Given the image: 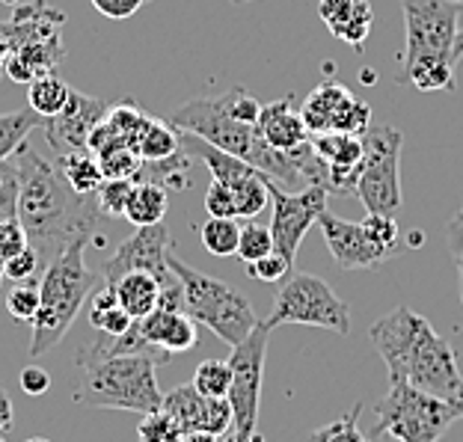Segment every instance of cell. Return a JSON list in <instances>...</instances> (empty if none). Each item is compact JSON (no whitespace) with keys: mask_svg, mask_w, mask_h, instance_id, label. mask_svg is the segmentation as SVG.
Returning <instances> with one entry per match:
<instances>
[{"mask_svg":"<svg viewBox=\"0 0 463 442\" xmlns=\"http://www.w3.org/2000/svg\"><path fill=\"white\" fill-rule=\"evenodd\" d=\"M18 164V220L27 231V244L45 270L78 240H92L99 226V205L80 196L62 178L57 161L42 157L30 140L15 152Z\"/></svg>","mask_w":463,"mask_h":442,"instance_id":"obj_1","label":"cell"},{"mask_svg":"<svg viewBox=\"0 0 463 442\" xmlns=\"http://www.w3.org/2000/svg\"><path fill=\"white\" fill-rule=\"evenodd\" d=\"M372 344L389 368L392 383H410L422 392L458 404L463 374L451 344L439 335L430 321L410 306H398L372 327Z\"/></svg>","mask_w":463,"mask_h":442,"instance_id":"obj_2","label":"cell"},{"mask_svg":"<svg viewBox=\"0 0 463 442\" xmlns=\"http://www.w3.org/2000/svg\"><path fill=\"white\" fill-rule=\"evenodd\" d=\"M83 249L87 240L71 244L57 261L42 270L39 291H42V306L36 312V318L30 321V356L51 353L54 347L66 339L69 327L75 324L78 312L87 306V300L92 297V291L101 286V277L92 273L83 261Z\"/></svg>","mask_w":463,"mask_h":442,"instance_id":"obj_3","label":"cell"},{"mask_svg":"<svg viewBox=\"0 0 463 442\" xmlns=\"http://www.w3.org/2000/svg\"><path fill=\"white\" fill-rule=\"evenodd\" d=\"M80 365V383L75 401L80 407L96 409H128V413L146 416L161 409L164 395L157 386V362L143 353L104 356V360H87Z\"/></svg>","mask_w":463,"mask_h":442,"instance_id":"obj_4","label":"cell"},{"mask_svg":"<svg viewBox=\"0 0 463 442\" xmlns=\"http://www.w3.org/2000/svg\"><path fill=\"white\" fill-rule=\"evenodd\" d=\"M170 268L184 288V312L191 315L199 327H208L229 347H238L256 330L259 324L256 309H252V303L235 286L184 265L173 252H170Z\"/></svg>","mask_w":463,"mask_h":442,"instance_id":"obj_5","label":"cell"},{"mask_svg":"<svg viewBox=\"0 0 463 442\" xmlns=\"http://www.w3.org/2000/svg\"><path fill=\"white\" fill-rule=\"evenodd\" d=\"M374 428L398 442H439L463 416L443 398L398 381L374 404Z\"/></svg>","mask_w":463,"mask_h":442,"instance_id":"obj_6","label":"cell"},{"mask_svg":"<svg viewBox=\"0 0 463 442\" xmlns=\"http://www.w3.org/2000/svg\"><path fill=\"white\" fill-rule=\"evenodd\" d=\"M265 324L270 330L303 324V327H321L335 335H351V306L321 277L294 273L279 286Z\"/></svg>","mask_w":463,"mask_h":442,"instance_id":"obj_7","label":"cell"},{"mask_svg":"<svg viewBox=\"0 0 463 442\" xmlns=\"http://www.w3.org/2000/svg\"><path fill=\"white\" fill-rule=\"evenodd\" d=\"M402 131L389 125H372L363 134V170L354 196L365 205L368 214L398 217L402 212Z\"/></svg>","mask_w":463,"mask_h":442,"instance_id":"obj_8","label":"cell"},{"mask_svg":"<svg viewBox=\"0 0 463 442\" xmlns=\"http://www.w3.org/2000/svg\"><path fill=\"white\" fill-rule=\"evenodd\" d=\"M268 335L270 327L265 321L256 324L244 342L232 347L229 365H232V430L226 442H252L259 425V407H261V383H265V356H268Z\"/></svg>","mask_w":463,"mask_h":442,"instance_id":"obj_9","label":"cell"},{"mask_svg":"<svg viewBox=\"0 0 463 442\" xmlns=\"http://www.w3.org/2000/svg\"><path fill=\"white\" fill-rule=\"evenodd\" d=\"M170 252H173L170 229L164 223L140 226L128 240H122L119 249H116L108 261H104L101 282L110 286V282H116L131 270L152 273V277L164 286L161 309H184V288L170 268Z\"/></svg>","mask_w":463,"mask_h":442,"instance_id":"obj_10","label":"cell"},{"mask_svg":"<svg viewBox=\"0 0 463 442\" xmlns=\"http://www.w3.org/2000/svg\"><path fill=\"white\" fill-rule=\"evenodd\" d=\"M404 48L398 54V71L428 57L455 60L460 4L455 0H402Z\"/></svg>","mask_w":463,"mask_h":442,"instance_id":"obj_11","label":"cell"},{"mask_svg":"<svg viewBox=\"0 0 463 442\" xmlns=\"http://www.w3.org/2000/svg\"><path fill=\"white\" fill-rule=\"evenodd\" d=\"M268 193H270L273 249H277L288 265H294L303 238L318 223L321 212L327 208L330 193H327V187H303V191L291 193V191H282L277 182L268 184Z\"/></svg>","mask_w":463,"mask_h":442,"instance_id":"obj_12","label":"cell"},{"mask_svg":"<svg viewBox=\"0 0 463 442\" xmlns=\"http://www.w3.org/2000/svg\"><path fill=\"white\" fill-rule=\"evenodd\" d=\"M164 413H170L178 425H182L184 434H214V437H226L232 430V404L229 398H205L203 392H196L194 383H182L170 389L164 395L161 404Z\"/></svg>","mask_w":463,"mask_h":442,"instance_id":"obj_13","label":"cell"},{"mask_svg":"<svg viewBox=\"0 0 463 442\" xmlns=\"http://www.w3.org/2000/svg\"><path fill=\"white\" fill-rule=\"evenodd\" d=\"M108 108H110L108 101L90 99V96H83V92L71 89V99H69L66 108H62V113L42 122V131H45V136H48V146L57 155L87 149L90 131L104 119Z\"/></svg>","mask_w":463,"mask_h":442,"instance_id":"obj_14","label":"cell"},{"mask_svg":"<svg viewBox=\"0 0 463 442\" xmlns=\"http://www.w3.org/2000/svg\"><path fill=\"white\" fill-rule=\"evenodd\" d=\"M318 226L333 252V261L342 270H374L377 265H383V256L372 247V240L365 238L360 223H351V220H345L339 214H333L330 208H324L318 217Z\"/></svg>","mask_w":463,"mask_h":442,"instance_id":"obj_15","label":"cell"},{"mask_svg":"<svg viewBox=\"0 0 463 442\" xmlns=\"http://www.w3.org/2000/svg\"><path fill=\"white\" fill-rule=\"evenodd\" d=\"M309 143L315 155L327 164L330 193H354L356 178H360L363 170V136L324 131V134H309Z\"/></svg>","mask_w":463,"mask_h":442,"instance_id":"obj_16","label":"cell"},{"mask_svg":"<svg viewBox=\"0 0 463 442\" xmlns=\"http://www.w3.org/2000/svg\"><path fill=\"white\" fill-rule=\"evenodd\" d=\"M137 330L146 342L170 356L194 351L199 342V324L184 309H155L149 318L137 321Z\"/></svg>","mask_w":463,"mask_h":442,"instance_id":"obj_17","label":"cell"},{"mask_svg":"<svg viewBox=\"0 0 463 442\" xmlns=\"http://www.w3.org/2000/svg\"><path fill=\"white\" fill-rule=\"evenodd\" d=\"M318 15L327 30L347 42L354 51H363V42L372 33L374 13L368 0H318Z\"/></svg>","mask_w":463,"mask_h":442,"instance_id":"obj_18","label":"cell"},{"mask_svg":"<svg viewBox=\"0 0 463 442\" xmlns=\"http://www.w3.org/2000/svg\"><path fill=\"white\" fill-rule=\"evenodd\" d=\"M256 125H259L261 136L282 152H294L298 146L309 143V131L300 119V110H294L291 99L261 104V113H259Z\"/></svg>","mask_w":463,"mask_h":442,"instance_id":"obj_19","label":"cell"},{"mask_svg":"<svg viewBox=\"0 0 463 442\" xmlns=\"http://www.w3.org/2000/svg\"><path fill=\"white\" fill-rule=\"evenodd\" d=\"M104 286V282H101ZM113 291L116 303L131 315L134 321H143L149 318L155 309H161V300H164V286L157 282L152 273H143V270H131L119 277L116 282L108 286Z\"/></svg>","mask_w":463,"mask_h":442,"instance_id":"obj_20","label":"cell"},{"mask_svg":"<svg viewBox=\"0 0 463 442\" xmlns=\"http://www.w3.org/2000/svg\"><path fill=\"white\" fill-rule=\"evenodd\" d=\"M347 99H351V92H347L342 83H335V80L318 83V87H315L307 96V101H303V108H300V119H303V125H307V131L309 134L330 131L335 113H339V108Z\"/></svg>","mask_w":463,"mask_h":442,"instance_id":"obj_21","label":"cell"},{"mask_svg":"<svg viewBox=\"0 0 463 442\" xmlns=\"http://www.w3.org/2000/svg\"><path fill=\"white\" fill-rule=\"evenodd\" d=\"M57 166H60L62 178H66V182L71 184V191L80 193V196H96V191L104 182L99 157L92 155L90 149L57 155Z\"/></svg>","mask_w":463,"mask_h":442,"instance_id":"obj_22","label":"cell"},{"mask_svg":"<svg viewBox=\"0 0 463 442\" xmlns=\"http://www.w3.org/2000/svg\"><path fill=\"white\" fill-rule=\"evenodd\" d=\"M166 202H170V199H166V187L152 184V182H137L128 199V208H125V220H128L134 229L164 223Z\"/></svg>","mask_w":463,"mask_h":442,"instance_id":"obj_23","label":"cell"},{"mask_svg":"<svg viewBox=\"0 0 463 442\" xmlns=\"http://www.w3.org/2000/svg\"><path fill=\"white\" fill-rule=\"evenodd\" d=\"M178 136H182V131H178L173 122L149 116L140 136H137V155H140L143 161H166V157L182 152V140H178Z\"/></svg>","mask_w":463,"mask_h":442,"instance_id":"obj_24","label":"cell"},{"mask_svg":"<svg viewBox=\"0 0 463 442\" xmlns=\"http://www.w3.org/2000/svg\"><path fill=\"white\" fill-rule=\"evenodd\" d=\"M398 83H413L419 92H437V89H455V71H451V60L446 57H428L419 60L413 66L395 71Z\"/></svg>","mask_w":463,"mask_h":442,"instance_id":"obj_25","label":"cell"},{"mask_svg":"<svg viewBox=\"0 0 463 442\" xmlns=\"http://www.w3.org/2000/svg\"><path fill=\"white\" fill-rule=\"evenodd\" d=\"M87 303H90V324L96 327V333L122 335L134 324V318L119 306V303H116L113 291L108 286H99Z\"/></svg>","mask_w":463,"mask_h":442,"instance_id":"obj_26","label":"cell"},{"mask_svg":"<svg viewBox=\"0 0 463 442\" xmlns=\"http://www.w3.org/2000/svg\"><path fill=\"white\" fill-rule=\"evenodd\" d=\"M42 116L36 110H9L0 113V164L15 157V152L27 143V136L42 128Z\"/></svg>","mask_w":463,"mask_h":442,"instance_id":"obj_27","label":"cell"},{"mask_svg":"<svg viewBox=\"0 0 463 442\" xmlns=\"http://www.w3.org/2000/svg\"><path fill=\"white\" fill-rule=\"evenodd\" d=\"M69 99H71V87L57 75H42L33 83H27V104L42 119H51V116L62 113Z\"/></svg>","mask_w":463,"mask_h":442,"instance_id":"obj_28","label":"cell"},{"mask_svg":"<svg viewBox=\"0 0 463 442\" xmlns=\"http://www.w3.org/2000/svg\"><path fill=\"white\" fill-rule=\"evenodd\" d=\"M360 413H363V404H354L351 413H345L335 418V422H327L324 428L312 430L307 442H383V434L377 428L372 430L360 428Z\"/></svg>","mask_w":463,"mask_h":442,"instance_id":"obj_29","label":"cell"},{"mask_svg":"<svg viewBox=\"0 0 463 442\" xmlns=\"http://www.w3.org/2000/svg\"><path fill=\"white\" fill-rule=\"evenodd\" d=\"M241 240V223L232 217H208V223L203 226V247L212 256H235Z\"/></svg>","mask_w":463,"mask_h":442,"instance_id":"obj_30","label":"cell"},{"mask_svg":"<svg viewBox=\"0 0 463 442\" xmlns=\"http://www.w3.org/2000/svg\"><path fill=\"white\" fill-rule=\"evenodd\" d=\"M191 383L196 386V392H203L205 398H229V389H232V365H229V360L199 362Z\"/></svg>","mask_w":463,"mask_h":442,"instance_id":"obj_31","label":"cell"},{"mask_svg":"<svg viewBox=\"0 0 463 442\" xmlns=\"http://www.w3.org/2000/svg\"><path fill=\"white\" fill-rule=\"evenodd\" d=\"M96 157L104 178H131V182H137V175L143 170V157L131 146H113V149H104Z\"/></svg>","mask_w":463,"mask_h":442,"instance_id":"obj_32","label":"cell"},{"mask_svg":"<svg viewBox=\"0 0 463 442\" xmlns=\"http://www.w3.org/2000/svg\"><path fill=\"white\" fill-rule=\"evenodd\" d=\"M273 249V235H270V226H261L256 220H244V226H241V240H238V252L235 256L250 265V261H259L270 256Z\"/></svg>","mask_w":463,"mask_h":442,"instance_id":"obj_33","label":"cell"},{"mask_svg":"<svg viewBox=\"0 0 463 442\" xmlns=\"http://www.w3.org/2000/svg\"><path fill=\"white\" fill-rule=\"evenodd\" d=\"M184 430L175 422L170 413L164 409H155V413L140 416V425H137V442H182Z\"/></svg>","mask_w":463,"mask_h":442,"instance_id":"obj_34","label":"cell"},{"mask_svg":"<svg viewBox=\"0 0 463 442\" xmlns=\"http://www.w3.org/2000/svg\"><path fill=\"white\" fill-rule=\"evenodd\" d=\"M360 226L365 231V238L372 240V247L383 256V261L392 259V252L398 247V217H389V214H365V220H363Z\"/></svg>","mask_w":463,"mask_h":442,"instance_id":"obj_35","label":"cell"},{"mask_svg":"<svg viewBox=\"0 0 463 442\" xmlns=\"http://www.w3.org/2000/svg\"><path fill=\"white\" fill-rule=\"evenodd\" d=\"M131 178H104L101 187L96 191V205L101 214H110V217H125V208H128V199L134 191Z\"/></svg>","mask_w":463,"mask_h":442,"instance_id":"obj_36","label":"cell"},{"mask_svg":"<svg viewBox=\"0 0 463 442\" xmlns=\"http://www.w3.org/2000/svg\"><path fill=\"white\" fill-rule=\"evenodd\" d=\"M39 306H42L39 282H13V288L6 294V312L13 315L15 321L30 324L36 318Z\"/></svg>","mask_w":463,"mask_h":442,"instance_id":"obj_37","label":"cell"},{"mask_svg":"<svg viewBox=\"0 0 463 442\" xmlns=\"http://www.w3.org/2000/svg\"><path fill=\"white\" fill-rule=\"evenodd\" d=\"M368 128H372V108L360 99H347L339 113L333 119V128L330 131H342V134H354V136H363Z\"/></svg>","mask_w":463,"mask_h":442,"instance_id":"obj_38","label":"cell"},{"mask_svg":"<svg viewBox=\"0 0 463 442\" xmlns=\"http://www.w3.org/2000/svg\"><path fill=\"white\" fill-rule=\"evenodd\" d=\"M217 101L223 104V110L232 116V119L238 122H247V125H256L259 122V113H261V104L250 96L244 87H235L223 92V96H217Z\"/></svg>","mask_w":463,"mask_h":442,"instance_id":"obj_39","label":"cell"},{"mask_svg":"<svg viewBox=\"0 0 463 442\" xmlns=\"http://www.w3.org/2000/svg\"><path fill=\"white\" fill-rule=\"evenodd\" d=\"M18 217V164L15 157L0 164V220Z\"/></svg>","mask_w":463,"mask_h":442,"instance_id":"obj_40","label":"cell"},{"mask_svg":"<svg viewBox=\"0 0 463 442\" xmlns=\"http://www.w3.org/2000/svg\"><path fill=\"white\" fill-rule=\"evenodd\" d=\"M39 270H42V261L33 247L21 249L18 256L4 261V279L9 282H33L39 277Z\"/></svg>","mask_w":463,"mask_h":442,"instance_id":"obj_41","label":"cell"},{"mask_svg":"<svg viewBox=\"0 0 463 442\" xmlns=\"http://www.w3.org/2000/svg\"><path fill=\"white\" fill-rule=\"evenodd\" d=\"M244 268H247L250 277L259 279V282H286L291 277V265L279 256V252H270V256H265V259L250 261V265H244Z\"/></svg>","mask_w":463,"mask_h":442,"instance_id":"obj_42","label":"cell"},{"mask_svg":"<svg viewBox=\"0 0 463 442\" xmlns=\"http://www.w3.org/2000/svg\"><path fill=\"white\" fill-rule=\"evenodd\" d=\"M205 212L208 217H232L238 220V208H235V196L226 184H220L212 178V184H208L205 191Z\"/></svg>","mask_w":463,"mask_h":442,"instance_id":"obj_43","label":"cell"},{"mask_svg":"<svg viewBox=\"0 0 463 442\" xmlns=\"http://www.w3.org/2000/svg\"><path fill=\"white\" fill-rule=\"evenodd\" d=\"M27 231L21 226V220H0V259H13L21 249H27Z\"/></svg>","mask_w":463,"mask_h":442,"instance_id":"obj_44","label":"cell"},{"mask_svg":"<svg viewBox=\"0 0 463 442\" xmlns=\"http://www.w3.org/2000/svg\"><path fill=\"white\" fill-rule=\"evenodd\" d=\"M51 389V374L39 365H27L21 371V392L30 398H42Z\"/></svg>","mask_w":463,"mask_h":442,"instance_id":"obj_45","label":"cell"},{"mask_svg":"<svg viewBox=\"0 0 463 442\" xmlns=\"http://www.w3.org/2000/svg\"><path fill=\"white\" fill-rule=\"evenodd\" d=\"M92 6L99 9V13L104 18H110V21H125V18H131L137 9H140L146 0H90Z\"/></svg>","mask_w":463,"mask_h":442,"instance_id":"obj_46","label":"cell"},{"mask_svg":"<svg viewBox=\"0 0 463 442\" xmlns=\"http://www.w3.org/2000/svg\"><path fill=\"white\" fill-rule=\"evenodd\" d=\"M446 244H449L451 259L458 261V270H463V205L458 208V214L449 220V226H446Z\"/></svg>","mask_w":463,"mask_h":442,"instance_id":"obj_47","label":"cell"},{"mask_svg":"<svg viewBox=\"0 0 463 442\" xmlns=\"http://www.w3.org/2000/svg\"><path fill=\"white\" fill-rule=\"evenodd\" d=\"M13 416H15L13 413V401H9V395L0 389V434L13 428Z\"/></svg>","mask_w":463,"mask_h":442,"instance_id":"obj_48","label":"cell"},{"mask_svg":"<svg viewBox=\"0 0 463 442\" xmlns=\"http://www.w3.org/2000/svg\"><path fill=\"white\" fill-rule=\"evenodd\" d=\"M9 54H13V42H9V30H6V24H0V71L6 69Z\"/></svg>","mask_w":463,"mask_h":442,"instance_id":"obj_49","label":"cell"},{"mask_svg":"<svg viewBox=\"0 0 463 442\" xmlns=\"http://www.w3.org/2000/svg\"><path fill=\"white\" fill-rule=\"evenodd\" d=\"M182 442H223V439L214 437V434H203V430H196V434H184Z\"/></svg>","mask_w":463,"mask_h":442,"instance_id":"obj_50","label":"cell"},{"mask_svg":"<svg viewBox=\"0 0 463 442\" xmlns=\"http://www.w3.org/2000/svg\"><path fill=\"white\" fill-rule=\"evenodd\" d=\"M455 57H463V30L458 33V42H455Z\"/></svg>","mask_w":463,"mask_h":442,"instance_id":"obj_51","label":"cell"},{"mask_svg":"<svg viewBox=\"0 0 463 442\" xmlns=\"http://www.w3.org/2000/svg\"><path fill=\"white\" fill-rule=\"evenodd\" d=\"M363 80H365V83H372V80H377V75H372V71H363Z\"/></svg>","mask_w":463,"mask_h":442,"instance_id":"obj_52","label":"cell"},{"mask_svg":"<svg viewBox=\"0 0 463 442\" xmlns=\"http://www.w3.org/2000/svg\"><path fill=\"white\" fill-rule=\"evenodd\" d=\"M458 409H460V416H463V389H460V398H458V404H455Z\"/></svg>","mask_w":463,"mask_h":442,"instance_id":"obj_53","label":"cell"},{"mask_svg":"<svg viewBox=\"0 0 463 442\" xmlns=\"http://www.w3.org/2000/svg\"><path fill=\"white\" fill-rule=\"evenodd\" d=\"M0 286H4V259H0Z\"/></svg>","mask_w":463,"mask_h":442,"instance_id":"obj_54","label":"cell"},{"mask_svg":"<svg viewBox=\"0 0 463 442\" xmlns=\"http://www.w3.org/2000/svg\"><path fill=\"white\" fill-rule=\"evenodd\" d=\"M460 303H463V270H460Z\"/></svg>","mask_w":463,"mask_h":442,"instance_id":"obj_55","label":"cell"},{"mask_svg":"<svg viewBox=\"0 0 463 442\" xmlns=\"http://www.w3.org/2000/svg\"><path fill=\"white\" fill-rule=\"evenodd\" d=\"M232 4H252V0H232Z\"/></svg>","mask_w":463,"mask_h":442,"instance_id":"obj_56","label":"cell"},{"mask_svg":"<svg viewBox=\"0 0 463 442\" xmlns=\"http://www.w3.org/2000/svg\"><path fill=\"white\" fill-rule=\"evenodd\" d=\"M252 442H265V439H261V434H256V439H252Z\"/></svg>","mask_w":463,"mask_h":442,"instance_id":"obj_57","label":"cell"},{"mask_svg":"<svg viewBox=\"0 0 463 442\" xmlns=\"http://www.w3.org/2000/svg\"><path fill=\"white\" fill-rule=\"evenodd\" d=\"M27 442H51V439H27Z\"/></svg>","mask_w":463,"mask_h":442,"instance_id":"obj_58","label":"cell"},{"mask_svg":"<svg viewBox=\"0 0 463 442\" xmlns=\"http://www.w3.org/2000/svg\"><path fill=\"white\" fill-rule=\"evenodd\" d=\"M4 4H15V0H4Z\"/></svg>","mask_w":463,"mask_h":442,"instance_id":"obj_59","label":"cell"},{"mask_svg":"<svg viewBox=\"0 0 463 442\" xmlns=\"http://www.w3.org/2000/svg\"><path fill=\"white\" fill-rule=\"evenodd\" d=\"M455 4H463V0H455Z\"/></svg>","mask_w":463,"mask_h":442,"instance_id":"obj_60","label":"cell"},{"mask_svg":"<svg viewBox=\"0 0 463 442\" xmlns=\"http://www.w3.org/2000/svg\"><path fill=\"white\" fill-rule=\"evenodd\" d=\"M0 442H4V439H0Z\"/></svg>","mask_w":463,"mask_h":442,"instance_id":"obj_61","label":"cell"}]
</instances>
